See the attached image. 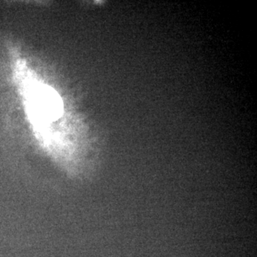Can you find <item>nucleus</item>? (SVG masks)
Segmentation results:
<instances>
[{
    "label": "nucleus",
    "mask_w": 257,
    "mask_h": 257,
    "mask_svg": "<svg viewBox=\"0 0 257 257\" xmlns=\"http://www.w3.org/2000/svg\"><path fill=\"white\" fill-rule=\"evenodd\" d=\"M32 103L37 119L47 121L58 114L59 101L55 94L38 84H30Z\"/></svg>",
    "instance_id": "obj_1"
}]
</instances>
